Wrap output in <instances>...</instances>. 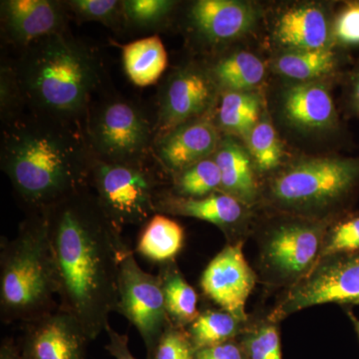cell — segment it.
Wrapping results in <instances>:
<instances>
[{
    "label": "cell",
    "mask_w": 359,
    "mask_h": 359,
    "mask_svg": "<svg viewBox=\"0 0 359 359\" xmlns=\"http://www.w3.org/2000/svg\"><path fill=\"white\" fill-rule=\"evenodd\" d=\"M58 306L95 340L119 297L120 262L128 245L89 189L47 210Z\"/></svg>",
    "instance_id": "obj_1"
},
{
    "label": "cell",
    "mask_w": 359,
    "mask_h": 359,
    "mask_svg": "<svg viewBox=\"0 0 359 359\" xmlns=\"http://www.w3.org/2000/svg\"><path fill=\"white\" fill-rule=\"evenodd\" d=\"M93 154L83 127L30 112L2 130L0 166L26 214L88 187Z\"/></svg>",
    "instance_id": "obj_2"
},
{
    "label": "cell",
    "mask_w": 359,
    "mask_h": 359,
    "mask_svg": "<svg viewBox=\"0 0 359 359\" xmlns=\"http://www.w3.org/2000/svg\"><path fill=\"white\" fill-rule=\"evenodd\" d=\"M14 65L30 112L83 127L102 76L93 49L56 33L21 50Z\"/></svg>",
    "instance_id": "obj_3"
},
{
    "label": "cell",
    "mask_w": 359,
    "mask_h": 359,
    "mask_svg": "<svg viewBox=\"0 0 359 359\" xmlns=\"http://www.w3.org/2000/svg\"><path fill=\"white\" fill-rule=\"evenodd\" d=\"M58 283L46 211L26 214L0 245V318L25 325L58 309Z\"/></svg>",
    "instance_id": "obj_4"
},
{
    "label": "cell",
    "mask_w": 359,
    "mask_h": 359,
    "mask_svg": "<svg viewBox=\"0 0 359 359\" xmlns=\"http://www.w3.org/2000/svg\"><path fill=\"white\" fill-rule=\"evenodd\" d=\"M359 187V159L308 158L276 174L266 187L271 207L290 216L328 222Z\"/></svg>",
    "instance_id": "obj_5"
},
{
    "label": "cell",
    "mask_w": 359,
    "mask_h": 359,
    "mask_svg": "<svg viewBox=\"0 0 359 359\" xmlns=\"http://www.w3.org/2000/svg\"><path fill=\"white\" fill-rule=\"evenodd\" d=\"M87 188L122 233L128 226H143L157 214L156 202L167 189L148 160L106 162L94 156Z\"/></svg>",
    "instance_id": "obj_6"
},
{
    "label": "cell",
    "mask_w": 359,
    "mask_h": 359,
    "mask_svg": "<svg viewBox=\"0 0 359 359\" xmlns=\"http://www.w3.org/2000/svg\"><path fill=\"white\" fill-rule=\"evenodd\" d=\"M328 222L285 215L259 241V271L269 287L285 292L304 280L318 264Z\"/></svg>",
    "instance_id": "obj_7"
},
{
    "label": "cell",
    "mask_w": 359,
    "mask_h": 359,
    "mask_svg": "<svg viewBox=\"0 0 359 359\" xmlns=\"http://www.w3.org/2000/svg\"><path fill=\"white\" fill-rule=\"evenodd\" d=\"M83 132L92 154L106 162L148 160L155 141V126L144 110L118 96L91 104Z\"/></svg>",
    "instance_id": "obj_8"
},
{
    "label": "cell",
    "mask_w": 359,
    "mask_h": 359,
    "mask_svg": "<svg viewBox=\"0 0 359 359\" xmlns=\"http://www.w3.org/2000/svg\"><path fill=\"white\" fill-rule=\"evenodd\" d=\"M327 304L359 306V250L321 257L304 280L285 292L268 318L280 323L290 314Z\"/></svg>",
    "instance_id": "obj_9"
},
{
    "label": "cell",
    "mask_w": 359,
    "mask_h": 359,
    "mask_svg": "<svg viewBox=\"0 0 359 359\" xmlns=\"http://www.w3.org/2000/svg\"><path fill=\"white\" fill-rule=\"evenodd\" d=\"M116 313L122 314L138 330L147 351L146 359H154L161 337L173 323L168 314L159 278L139 266L129 247L123 252L120 262Z\"/></svg>",
    "instance_id": "obj_10"
},
{
    "label": "cell",
    "mask_w": 359,
    "mask_h": 359,
    "mask_svg": "<svg viewBox=\"0 0 359 359\" xmlns=\"http://www.w3.org/2000/svg\"><path fill=\"white\" fill-rule=\"evenodd\" d=\"M217 87L211 73L194 66L172 73L160 90L155 139L180 125L204 117L216 99Z\"/></svg>",
    "instance_id": "obj_11"
},
{
    "label": "cell",
    "mask_w": 359,
    "mask_h": 359,
    "mask_svg": "<svg viewBox=\"0 0 359 359\" xmlns=\"http://www.w3.org/2000/svg\"><path fill=\"white\" fill-rule=\"evenodd\" d=\"M243 245L244 242L228 244L212 257L203 271L200 285L205 297L221 309L248 323L245 306L259 278L248 263Z\"/></svg>",
    "instance_id": "obj_12"
},
{
    "label": "cell",
    "mask_w": 359,
    "mask_h": 359,
    "mask_svg": "<svg viewBox=\"0 0 359 359\" xmlns=\"http://www.w3.org/2000/svg\"><path fill=\"white\" fill-rule=\"evenodd\" d=\"M90 341L77 320L58 308L22 325L18 344L23 359H86Z\"/></svg>",
    "instance_id": "obj_13"
},
{
    "label": "cell",
    "mask_w": 359,
    "mask_h": 359,
    "mask_svg": "<svg viewBox=\"0 0 359 359\" xmlns=\"http://www.w3.org/2000/svg\"><path fill=\"white\" fill-rule=\"evenodd\" d=\"M0 13L2 35L20 50L49 35L66 32L69 14L65 1L54 0H4Z\"/></svg>",
    "instance_id": "obj_14"
},
{
    "label": "cell",
    "mask_w": 359,
    "mask_h": 359,
    "mask_svg": "<svg viewBox=\"0 0 359 359\" xmlns=\"http://www.w3.org/2000/svg\"><path fill=\"white\" fill-rule=\"evenodd\" d=\"M249 207L218 191L200 199H188L163 191L156 202L157 214L187 217L215 224L228 238L229 244L243 242L240 237L244 235Z\"/></svg>",
    "instance_id": "obj_15"
},
{
    "label": "cell",
    "mask_w": 359,
    "mask_h": 359,
    "mask_svg": "<svg viewBox=\"0 0 359 359\" xmlns=\"http://www.w3.org/2000/svg\"><path fill=\"white\" fill-rule=\"evenodd\" d=\"M221 141L219 128L203 117L180 125L155 139L153 154L172 176L214 156Z\"/></svg>",
    "instance_id": "obj_16"
},
{
    "label": "cell",
    "mask_w": 359,
    "mask_h": 359,
    "mask_svg": "<svg viewBox=\"0 0 359 359\" xmlns=\"http://www.w3.org/2000/svg\"><path fill=\"white\" fill-rule=\"evenodd\" d=\"M193 32L209 44L243 36L249 32L257 20L254 7L236 0H198L187 15Z\"/></svg>",
    "instance_id": "obj_17"
},
{
    "label": "cell",
    "mask_w": 359,
    "mask_h": 359,
    "mask_svg": "<svg viewBox=\"0 0 359 359\" xmlns=\"http://www.w3.org/2000/svg\"><path fill=\"white\" fill-rule=\"evenodd\" d=\"M283 111L287 121L302 129H332L337 123L330 90L318 82H301L290 86L283 93Z\"/></svg>",
    "instance_id": "obj_18"
},
{
    "label": "cell",
    "mask_w": 359,
    "mask_h": 359,
    "mask_svg": "<svg viewBox=\"0 0 359 359\" xmlns=\"http://www.w3.org/2000/svg\"><path fill=\"white\" fill-rule=\"evenodd\" d=\"M276 39L290 50L330 49V23L323 9L316 6L294 7L278 18Z\"/></svg>",
    "instance_id": "obj_19"
},
{
    "label": "cell",
    "mask_w": 359,
    "mask_h": 359,
    "mask_svg": "<svg viewBox=\"0 0 359 359\" xmlns=\"http://www.w3.org/2000/svg\"><path fill=\"white\" fill-rule=\"evenodd\" d=\"M215 162L222 176V192L252 207L259 199V188L249 153L235 137L228 135L221 138L215 152Z\"/></svg>",
    "instance_id": "obj_20"
},
{
    "label": "cell",
    "mask_w": 359,
    "mask_h": 359,
    "mask_svg": "<svg viewBox=\"0 0 359 359\" xmlns=\"http://www.w3.org/2000/svg\"><path fill=\"white\" fill-rule=\"evenodd\" d=\"M122 60L130 81L148 87L159 81L168 66V54L158 35L137 39L124 45Z\"/></svg>",
    "instance_id": "obj_21"
},
{
    "label": "cell",
    "mask_w": 359,
    "mask_h": 359,
    "mask_svg": "<svg viewBox=\"0 0 359 359\" xmlns=\"http://www.w3.org/2000/svg\"><path fill=\"white\" fill-rule=\"evenodd\" d=\"M183 226L167 215L156 214L142 226L136 250L159 264L175 261L184 245Z\"/></svg>",
    "instance_id": "obj_22"
},
{
    "label": "cell",
    "mask_w": 359,
    "mask_h": 359,
    "mask_svg": "<svg viewBox=\"0 0 359 359\" xmlns=\"http://www.w3.org/2000/svg\"><path fill=\"white\" fill-rule=\"evenodd\" d=\"M157 276L172 323L178 327H188L197 320L201 313L198 309L197 292L187 282L175 261L159 264Z\"/></svg>",
    "instance_id": "obj_23"
},
{
    "label": "cell",
    "mask_w": 359,
    "mask_h": 359,
    "mask_svg": "<svg viewBox=\"0 0 359 359\" xmlns=\"http://www.w3.org/2000/svg\"><path fill=\"white\" fill-rule=\"evenodd\" d=\"M263 61L255 54L240 51L219 59L211 69L215 83L224 91H245L261 83L264 77Z\"/></svg>",
    "instance_id": "obj_24"
},
{
    "label": "cell",
    "mask_w": 359,
    "mask_h": 359,
    "mask_svg": "<svg viewBox=\"0 0 359 359\" xmlns=\"http://www.w3.org/2000/svg\"><path fill=\"white\" fill-rule=\"evenodd\" d=\"M261 99L245 91H224L218 111L219 129L229 135L249 136L259 122Z\"/></svg>",
    "instance_id": "obj_25"
},
{
    "label": "cell",
    "mask_w": 359,
    "mask_h": 359,
    "mask_svg": "<svg viewBox=\"0 0 359 359\" xmlns=\"http://www.w3.org/2000/svg\"><path fill=\"white\" fill-rule=\"evenodd\" d=\"M248 323L238 320L224 309L201 311L197 320L187 327L196 351L237 339Z\"/></svg>",
    "instance_id": "obj_26"
},
{
    "label": "cell",
    "mask_w": 359,
    "mask_h": 359,
    "mask_svg": "<svg viewBox=\"0 0 359 359\" xmlns=\"http://www.w3.org/2000/svg\"><path fill=\"white\" fill-rule=\"evenodd\" d=\"M337 65L334 52L323 50H290L283 53L275 63L278 74L301 82L313 81L332 72Z\"/></svg>",
    "instance_id": "obj_27"
},
{
    "label": "cell",
    "mask_w": 359,
    "mask_h": 359,
    "mask_svg": "<svg viewBox=\"0 0 359 359\" xmlns=\"http://www.w3.org/2000/svg\"><path fill=\"white\" fill-rule=\"evenodd\" d=\"M173 195L188 199H200L221 191V172L214 158H208L172 176Z\"/></svg>",
    "instance_id": "obj_28"
},
{
    "label": "cell",
    "mask_w": 359,
    "mask_h": 359,
    "mask_svg": "<svg viewBox=\"0 0 359 359\" xmlns=\"http://www.w3.org/2000/svg\"><path fill=\"white\" fill-rule=\"evenodd\" d=\"M238 339L247 359H283L278 323L268 318L247 325Z\"/></svg>",
    "instance_id": "obj_29"
},
{
    "label": "cell",
    "mask_w": 359,
    "mask_h": 359,
    "mask_svg": "<svg viewBox=\"0 0 359 359\" xmlns=\"http://www.w3.org/2000/svg\"><path fill=\"white\" fill-rule=\"evenodd\" d=\"M247 139L259 171L266 173L280 166L283 154L282 143L269 119L257 122Z\"/></svg>",
    "instance_id": "obj_30"
},
{
    "label": "cell",
    "mask_w": 359,
    "mask_h": 359,
    "mask_svg": "<svg viewBox=\"0 0 359 359\" xmlns=\"http://www.w3.org/2000/svg\"><path fill=\"white\" fill-rule=\"evenodd\" d=\"M176 6L172 0H124L123 18L132 27L153 29L164 25Z\"/></svg>",
    "instance_id": "obj_31"
},
{
    "label": "cell",
    "mask_w": 359,
    "mask_h": 359,
    "mask_svg": "<svg viewBox=\"0 0 359 359\" xmlns=\"http://www.w3.org/2000/svg\"><path fill=\"white\" fill-rule=\"evenodd\" d=\"M68 13L81 21L102 23L110 28L120 27L123 18L119 0H69L65 1Z\"/></svg>",
    "instance_id": "obj_32"
},
{
    "label": "cell",
    "mask_w": 359,
    "mask_h": 359,
    "mask_svg": "<svg viewBox=\"0 0 359 359\" xmlns=\"http://www.w3.org/2000/svg\"><path fill=\"white\" fill-rule=\"evenodd\" d=\"M25 107L15 65L4 63L0 69V116L4 126L22 114Z\"/></svg>",
    "instance_id": "obj_33"
},
{
    "label": "cell",
    "mask_w": 359,
    "mask_h": 359,
    "mask_svg": "<svg viewBox=\"0 0 359 359\" xmlns=\"http://www.w3.org/2000/svg\"><path fill=\"white\" fill-rule=\"evenodd\" d=\"M359 250V216L351 217L330 226L321 257Z\"/></svg>",
    "instance_id": "obj_34"
},
{
    "label": "cell",
    "mask_w": 359,
    "mask_h": 359,
    "mask_svg": "<svg viewBox=\"0 0 359 359\" xmlns=\"http://www.w3.org/2000/svg\"><path fill=\"white\" fill-rule=\"evenodd\" d=\"M196 351L187 328L173 323L161 337L154 359H195Z\"/></svg>",
    "instance_id": "obj_35"
},
{
    "label": "cell",
    "mask_w": 359,
    "mask_h": 359,
    "mask_svg": "<svg viewBox=\"0 0 359 359\" xmlns=\"http://www.w3.org/2000/svg\"><path fill=\"white\" fill-rule=\"evenodd\" d=\"M334 36L346 46H359V2L347 4L335 20Z\"/></svg>",
    "instance_id": "obj_36"
},
{
    "label": "cell",
    "mask_w": 359,
    "mask_h": 359,
    "mask_svg": "<svg viewBox=\"0 0 359 359\" xmlns=\"http://www.w3.org/2000/svg\"><path fill=\"white\" fill-rule=\"evenodd\" d=\"M195 359H247V356L237 339L198 349Z\"/></svg>",
    "instance_id": "obj_37"
},
{
    "label": "cell",
    "mask_w": 359,
    "mask_h": 359,
    "mask_svg": "<svg viewBox=\"0 0 359 359\" xmlns=\"http://www.w3.org/2000/svg\"><path fill=\"white\" fill-rule=\"evenodd\" d=\"M105 332L109 339L105 348L113 358L115 359H136L129 349L128 335L119 334L113 330L110 325L106 327Z\"/></svg>",
    "instance_id": "obj_38"
},
{
    "label": "cell",
    "mask_w": 359,
    "mask_h": 359,
    "mask_svg": "<svg viewBox=\"0 0 359 359\" xmlns=\"http://www.w3.org/2000/svg\"><path fill=\"white\" fill-rule=\"evenodd\" d=\"M0 359H23L18 344L13 339L6 337L0 346Z\"/></svg>",
    "instance_id": "obj_39"
},
{
    "label": "cell",
    "mask_w": 359,
    "mask_h": 359,
    "mask_svg": "<svg viewBox=\"0 0 359 359\" xmlns=\"http://www.w3.org/2000/svg\"><path fill=\"white\" fill-rule=\"evenodd\" d=\"M351 108L354 114L359 116V68L354 74L351 84Z\"/></svg>",
    "instance_id": "obj_40"
},
{
    "label": "cell",
    "mask_w": 359,
    "mask_h": 359,
    "mask_svg": "<svg viewBox=\"0 0 359 359\" xmlns=\"http://www.w3.org/2000/svg\"><path fill=\"white\" fill-rule=\"evenodd\" d=\"M347 316H348L349 320L353 323L354 330H355L356 334L358 335L359 339V320L356 318L355 316L353 313V311H347Z\"/></svg>",
    "instance_id": "obj_41"
}]
</instances>
